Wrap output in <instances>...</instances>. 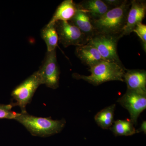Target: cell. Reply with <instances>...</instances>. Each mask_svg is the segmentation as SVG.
Instances as JSON below:
<instances>
[{
  "label": "cell",
  "instance_id": "7c38bea8",
  "mask_svg": "<svg viewBox=\"0 0 146 146\" xmlns=\"http://www.w3.org/2000/svg\"><path fill=\"white\" fill-rule=\"evenodd\" d=\"M75 54L82 62L89 68L104 60L96 48L89 42L86 44L76 46Z\"/></svg>",
  "mask_w": 146,
  "mask_h": 146
},
{
  "label": "cell",
  "instance_id": "d6986e66",
  "mask_svg": "<svg viewBox=\"0 0 146 146\" xmlns=\"http://www.w3.org/2000/svg\"><path fill=\"white\" fill-rule=\"evenodd\" d=\"M133 32L135 33L142 41L143 46L145 52L146 51V25L140 23L136 25Z\"/></svg>",
  "mask_w": 146,
  "mask_h": 146
},
{
  "label": "cell",
  "instance_id": "52a82bcc",
  "mask_svg": "<svg viewBox=\"0 0 146 146\" xmlns=\"http://www.w3.org/2000/svg\"><path fill=\"white\" fill-rule=\"evenodd\" d=\"M54 26L58 41L65 48L70 46H82L89 42V39L77 27L68 21H57Z\"/></svg>",
  "mask_w": 146,
  "mask_h": 146
},
{
  "label": "cell",
  "instance_id": "3957f363",
  "mask_svg": "<svg viewBox=\"0 0 146 146\" xmlns=\"http://www.w3.org/2000/svg\"><path fill=\"white\" fill-rule=\"evenodd\" d=\"M15 120L20 123L33 136L48 137L60 133L65 127L64 119L53 120L50 118L39 117L21 113Z\"/></svg>",
  "mask_w": 146,
  "mask_h": 146
},
{
  "label": "cell",
  "instance_id": "8992f818",
  "mask_svg": "<svg viewBox=\"0 0 146 146\" xmlns=\"http://www.w3.org/2000/svg\"><path fill=\"white\" fill-rule=\"evenodd\" d=\"M42 84L56 89L59 86L60 70L58 65L56 50L47 52L44 60L37 71Z\"/></svg>",
  "mask_w": 146,
  "mask_h": 146
},
{
  "label": "cell",
  "instance_id": "7a4b0ae2",
  "mask_svg": "<svg viewBox=\"0 0 146 146\" xmlns=\"http://www.w3.org/2000/svg\"><path fill=\"white\" fill-rule=\"evenodd\" d=\"M126 68L123 65L114 62L103 60L89 68V76L78 73L73 74V77L77 80H83L95 86L110 81L124 82Z\"/></svg>",
  "mask_w": 146,
  "mask_h": 146
},
{
  "label": "cell",
  "instance_id": "277c9868",
  "mask_svg": "<svg viewBox=\"0 0 146 146\" xmlns=\"http://www.w3.org/2000/svg\"><path fill=\"white\" fill-rule=\"evenodd\" d=\"M123 36L122 34L96 33L89 42L96 48L104 60L123 65L117 52L118 43Z\"/></svg>",
  "mask_w": 146,
  "mask_h": 146
},
{
  "label": "cell",
  "instance_id": "30bf717a",
  "mask_svg": "<svg viewBox=\"0 0 146 146\" xmlns=\"http://www.w3.org/2000/svg\"><path fill=\"white\" fill-rule=\"evenodd\" d=\"M124 82L127 90L146 94V71L144 70L126 69Z\"/></svg>",
  "mask_w": 146,
  "mask_h": 146
},
{
  "label": "cell",
  "instance_id": "6da1fadb",
  "mask_svg": "<svg viewBox=\"0 0 146 146\" xmlns=\"http://www.w3.org/2000/svg\"><path fill=\"white\" fill-rule=\"evenodd\" d=\"M130 6V1L124 0L119 6L111 9L98 19L91 20L96 33L122 34Z\"/></svg>",
  "mask_w": 146,
  "mask_h": 146
},
{
  "label": "cell",
  "instance_id": "e0dca14e",
  "mask_svg": "<svg viewBox=\"0 0 146 146\" xmlns=\"http://www.w3.org/2000/svg\"><path fill=\"white\" fill-rule=\"evenodd\" d=\"M41 36L46 45L47 52H51L56 50L58 38L54 25H47L41 30Z\"/></svg>",
  "mask_w": 146,
  "mask_h": 146
},
{
  "label": "cell",
  "instance_id": "5bb4252c",
  "mask_svg": "<svg viewBox=\"0 0 146 146\" xmlns=\"http://www.w3.org/2000/svg\"><path fill=\"white\" fill-rule=\"evenodd\" d=\"M69 22L77 27L89 40L96 34L91 18L84 12L78 10L74 17Z\"/></svg>",
  "mask_w": 146,
  "mask_h": 146
},
{
  "label": "cell",
  "instance_id": "5b68a950",
  "mask_svg": "<svg viewBox=\"0 0 146 146\" xmlns=\"http://www.w3.org/2000/svg\"><path fill=\"white\" fill-rule=\"evenodd\" d=\"M41 84L38 72L36 71L13 89L11 96L15 102L11 103L13 106H19L21 113H27V105L30 103L35 93Z\"/></svg>",
  "mask_w": 146,
  "mask_h": 146
},
{
  "label": "cell",
  "instance_id": "ffe728a7",
  "mask_svg": "<svg viewBox=\"0 0 146 146\" xmlns=\"http://www.w3.org/2000/svg\"><path fill=\"white\" fill-rule=\"evenodd\" d=\"M108 6L111 9L119 6L122 3L124 0H103Z\"/></svg>",
  "mask_w": 146,
  "mask_h": 146
},
{
  "label": "cell",
  "instance_id": "2e32d148",
  "mask_svg": "<svg viewBox=\"0 0 146 146\" xmlns=\"http://www.w3.org/2000/svg\"><path fill=\"white\" fill-rule=\"evenodd\" d=\"M110 129L116 136H132L136 133L134 124L129 119L117 120Z\"/></svg>",
  "mask_w": 146,
  "mask_h": 146
},
{
  "label": "cell",
  "instance_id": "9a60e30c",
  "mask_svg": "<svg viewBox=\"0 0 146 146\" xmlns=\"http://www.w3.org/2000/svg\"><path fill=\"white\" fill-rule=\"evenodd\" d=\"M116 105L110 106L102 110L96 115L95 120L99 126L103 129L110 128L114 123V113Z\"/></svg>",
  "mask_w": 146,
  "mask_h": 146
},
{
  "label": "cell",
  "instance_id": "44dd1931",
  "mask_svg": "<svg viewBox=\"0 0 146 146\" xmlns=\"http://www.w3.org/2000/svg\"><path fill=\"white\" fill-rule=\"evenodd\" d=\"M143 132L144 133H146V121H144L141 124L140 127L136 130V133Z\"/></svg>",
  "mask_w": 146,
  "mask_h": 146
},
{
  "label": "cell",
  "instance_id": "ba28073f",
  "mask_svg": "<svg viewBox=\"0 0 146 146\" xmlns=\"http://www.w3.org/2000/svg\"><path fill=\"white\" fill-rule=\"evenodd\" d=\"M117 102L127 110L130 114L131 121L133 124H136L139 115L146 108V94L127 90Z\"/></svg>",
  "mask_w": 146,
  "mask_h": 146
},
{
  "label": "cell",
  "instance_id": "4fadbf2b",
  "mask_svg": "<svg viewBox=\"0 0 146 146\" xmlns=\"http://www.w3.org/2000/svg\"><path fill=\"white\" fill-rule=\"evenodd\" d=\"M78 11L76 4L72 0H65L58 7L52 18L47 24L53 25L57 21H70Z\"/></svg>",
  "mask_w": 146,
  "mask_h": 146
},
{
  "label": "cell",
  "instance_id": "9c48e42d",
  "mask_svg": "<svg viewBox=\"0 0 146 146\" xmlns=\"http://www.w3.org/2000/svg\"><path fill=\"white\" fill-rule=\"evenodd\" d=\"M130 2L131 6L128 13L126 23L123 29V36L129 35L133 32L136 25L142 23L145 17L146 1L132 0Z\"/></svg>",
  "mask_w": 146,
  "mask_h": 146
},
{
  "label": "cell",
  "instance_id": "ac0fdd59",
  "mask_svg": "<svg viewBox=\"0 0 146 146\" xmlns=\"http://www.w3.org/2000/svg\"><path fill=\"white\" fill-rule=\"evenodd\" d=\"M13 107L11 103L6 105L0 104V119H15L20 116L21 113H17L11 110Z\"/></svg>",
  "mask_w": 146,
  "mask_h": 146
},
{
  "label": "cell",
  "instance_id": "8fae6325",
  "mask_svg": "<svg viewBox=\"0 0 146 146\" xmlns=\"http://www.w3.org/2000/svg\"><path fill=\"white\" fill-rule=\"evenodd\" d=\"M76 5L78 10L86 13L92 20L98 19L111 9L103 0H84Z\"/></svg>",
  "mask_w": 146,
  "mask_h": 146
}]
</instances>
